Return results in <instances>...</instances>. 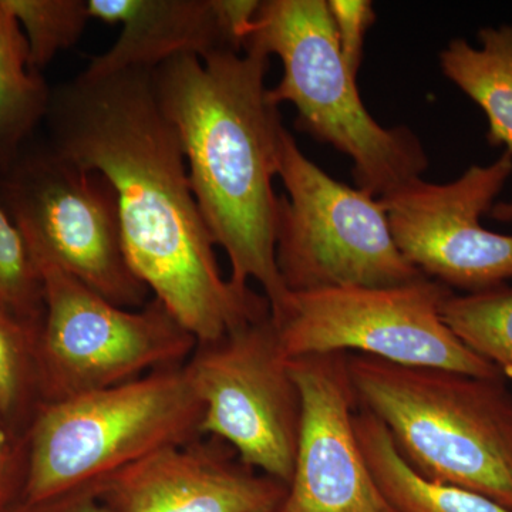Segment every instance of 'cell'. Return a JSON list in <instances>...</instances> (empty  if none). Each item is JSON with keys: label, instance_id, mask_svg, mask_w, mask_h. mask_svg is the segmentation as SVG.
I'll list each match as a JSON object with an SVG mask.
<instances>
[{"label": "cell", "instance_id": "obj_24", "mask_svg": "<svg viewBox=\"0 0 512 512\" xmlns=\"http://www.w3.org/2000/svg\"><path fill=\"white\" fill-rule=\"evenodd\" d=\"M5 512H114L101 498L99 491H83L63 495L39 504H23L13 501Z\"/></svg>", "mask_w": 512, "mask_h": 512}, {"label": "cell", "instance_id": "obj_6", "mask_svg": "<svg viewBox=\"0 0 512 512\" xmlns=\"http://www.w3.org/2000/svg\"><path fill=\"white\" fill-rule=\"evenodd\" d=\"M276 262L291 293L394 286L424 278L404 258L375 195L339 183L309 160L284 130Z\"/></svg>", "mask_w": 512, "mask_h": 512}, {"label": "cell", "instance_id": "obj_12", "mask_svg": "<svg viewBox=\"0 0 512 512\" xmlns=\"http://www.w3.org/2000/svg\"><path fill=\"white\" fill-rule=\"evenodd\" d=\"M302 396L291 483L276 512H397L384 497L357 440L360 409L348 353L289 359Z\"/></svg>", "mask_w": 512, "mask_h": 512}, {"label": "cell", "instance_id": "obj_5", "mask_svg": "<svg viewBox=\"0 0 512 512\" xmlns=\"http://www.w3.org/2000/svg\"><path fill=\"white\" fill-rule=\"evenodd\" d=\"M245 50L275 55L284 73L269 89L298 111L296 126L352 161L356 187L377 198L420 180L429 158L406 127L380 126L340 55L328 0H265Z\"/></svg>", "mask_w": 512, "mask_h": 512}, {"label": "cell", "instance_id": "obj_15", "mask_svg": "<svg viewBox=\"0 0 512 512\" xmlns=\"http://www.w3.org/2000/svg\"><path fill=\"white\" fill-rule=\"evenodd\" d=\"M357 440L380 490L397 512H512L474 491L441 483L414 470L397 450L387 427L360 407Z\"/></svg>", "mask_w": 512, "mask_h": 512}, {"label": "cell", "instance_id": "obj_14", "mask_svg": "<svg viewBox=\"0 0 512 512\" xmlns=\"http://www.w3.org/2000/svg\"><path fill=\"white\" fill-rule=\"evenodd\" d=\"M90 18L120 25L116 43L94 57L84 73L104 76L124 70H153L175 56L232 50L217 0H87Z\"/></svg>", "mask_w": 512, "mask_h": 512}, {"label": "cell", "instance_id": "obj_11", "mask_svg": "<svg viewBox=\"0 0 512 512\" xmlns=\"http://www.w3.org/2000/svg\"><path fill=\"white\" fill-rule=\"evenodd\" d=\"M512 175V157L471 165L453 183L423 178L379 198L404 258L427 278L476 293L512 279V235L483 225Z\"/></svg>", "mask_w": 512, "mask_h": 512}, {"label": "cell", "instance_id": "obj_16", "mask_svg": "<svg viewBox=\"0 0 512 512\" xmlns=\"http://www.w3.org/2000/svg\"><path fill=\"white\" fill-rule=\"evenodd\" d=\"M480 47L453 39L440 53L444 76L487 117V140L512 157V25L483 28Z\"/></svg>", "mask_w": 512, "mask_h": 512}, {"label": "cell", "instance_id": "obj_8", "mask_svg": "<svg viewBox=\"0 0 512 512\" xmlns=\"http://www.w3.org/2000/svg\"><path fill=\"white\" fill-rule=\"evenodd\" d=\"M0 202L37 265H52L114 305L143 308L151 292L127 261L116 192L52 147L20 154L0 177Z\"/></svg>", "mask_w": 512, "mask_h": 512}, {"label": "cell", "instance_id": "obj_22", "mask_svg": "<svg viewBox=\"0 0 512 512\" xmlns=\"http://www.w3.org/2000/svg\"><path fill=\"white\" fill-rule=\"evenodd\" d=\"M340 55L346 67L357 77L363 62L366 35L375 25V6L369 0H328Z\"/></svg>", "mask_w": 512, "mask_h": 512}, {"label": "cell", "instance_id": "obj_25", "mask_svg": "<svg viewBox=\"0 0 512 512\" xmlns=\"http://www.w3.org/2000/svg\"><path fill=\"white\" fill-rule=\"evenodd\" d=\"M488 217L498 222H505V224H511L512 222V200L500 201L491 208L488 212Z\"/></svg>", "mask_w": 512, "mask_h": 512}, {"label": "cell", "instance_id": "obj_9", "mask_svg": "<svg viewBox=\"0 0 512 512\" xmlns=\"http://www.w3.org/2000/svg\"><path fill=\"white\" fill-rule=\"evenodd\" d=\"M450 293L427 276L403 285L291 293L274 322L288 359L356 352L393 365L504 379L444 322L441 305Z\"/></svg>", "mask_w": 512, "mask_h": 512}, {"label": "cell", "instance_id": "obj_23", "mask_svg": "<svg viewBox=\"0 0 512 512\" xmlns=\"http://www.w3.org/2000/svg\"><path fill=\"white\" fill-rule=\"evenodd\" d=\"M19 431L0 416V512L18 498L23 476L25 447Z\"/></svg>", "mask_w": 512, "mask_h": 512}, {"label": "cell", "instance_id": "obj_17", "mask_svg": "<svg viewBox=\"0 0 512 512\" xmlns=\"http://www.w3.org/2000/svg\"><path fill=\"white\" fill-rule=\"evenodd\" d=\"M52 93L30 63L18 20L0 0V177L18 160L37 124L47 119Z\"/></svg>", "mask_w": 512, "mask_h": 512}, {"label": "cell", "instance_id": "obj_13", "mask_svg": "<svg viewBox=\"0 0 512 512\" xmlns=\"http://www.w3.org/2000/svg\"><path fill=\"white\" fill-rule=\"evenodd\" d=\"M286 488L222 441L200 437L128 467L99 494L114 512H276Z\"/></svg>", "mask_w": 512, "mask_h": 512}, {"label": "cell", "instance_id": "obj_1", "mask_svg": "<svg viewBox=\"0 0 512 512\" xmlns=\"http://www.w3.org/2000/svg\"><path fill=\"white\" fill-rule=\"evenodd\" d=\"M47 120L53 150L109 181L128 264L197 343L271 315L264 295L221 274L151 70L80 73L52 93Z\"/></svg>", "mask_w": 512, "mask_h": 512}, {"label": "cell", "instance_id": "obj_2", "mask_svg": "<svg viewBox=\"0 0 512 512\" xmlns=\"http://www.w3.org/2000/svg\"><path fill=\"white\" fill-rule=\"evenodd\" d=\"M269 56L256 50L175 56L151 70L154 92L183 146L195 201L231 264L229 282H258L278 319L288 305L278 262L275 194L285 127L266 87Z\"/></svg>", "mask_w": 512, "mask_h": 512}, {"label": "cell", "instance_id": "obj_18", "mask_svg": "<svg viewBox=\"0 0 512 512\" xmlns=\"http://www.w3.org/2000/svg\"><path fill=\"white\" fill-rule=\"evenodd\" d=\"M441 316L468 349L512 380V288L450 293Z\"/></svg>", "mask_w": 512, "mask_h": 512}, {"label": "cell", "instance_id": "obj_19", "mask_svg": "<svg viewBox=\"0 0 512 512\" xmlns=\"http://www.w3.org/2000/svg\"><path fill=\"white\" fill-rule=\"evenodd\" d=\"M37 333L39 328L0 306V416L23 434L42 404Z\"/></svg>", "mask_w": 512, "mask_h": 512}, {"label": "cell", "instance_id": "obj_20", "mask_svg": "<svg viewBox=\"0 0 512 512\" xmlns=\"http://www.w3.org/2000/svg\"><path fill=\"white\" fill-rule=\"evenodd\" d=\"M29 46L30 63L42 72L57 53L79 42L90 19L87 0H3Z\"/></svg>", "mask_w": 512, "mask_h": 512}, {"label": "cell", "instance_id": "obj_4", "mask_svg": "<svg viewBox=\"0 0 512 512\" xmlns=\"http://www.w3.org/2000/svg\"><path fill=\"white\" fill-rule=\"evenodd\" d=\"M201 419L202 404L185 363L42 403L23 436V476L15 501L39 504L99 491L144 458L200 439Z\"/></svg>", "mask_w": 512, "mask_h": 512}, {"label": "cell", "instance_id": "obj_7", "mask_svg": "<svg viewBox=\"0 0 512 512\" xmlns=\"http://www.w3.org/2000/svg\"><path fill=\"white\" fill-rule=\"evenodd\" d=\"M39 268L45 286L36 342L42 403L183 366L197 348V339L158 299L123 308L55 266Z\"/></svg>", "mask_w": 512, "mask_h": 512}, {"label": "cell", "instance_id": "obj_3", "mask_svg": "<svg viewBox=\"0 0 512 512\" xmlns=\"http://www.w3.org/2000/svg\"><path fill=\"white\" fill-rule=\"evenodd\" d=\"M360 407L423 476L512 508V394L505 379L349 355Z\"/></svg>", "mask_w": 512, "mask_h": 512}, {"label": "cell", "instance_id": "obj_21", "mask_svg": "<svg viewBox=\"0 0 512 512\" xmlns=\"http://www.w3.org/2000/svg\"><path fill=\"white\" fill-rule=\"evenodd\" d=\"M0 306L40 328L45 313L42 272L28 242L0 202Z\"/></svg>", "mask_w": 512, "mask_h": 512}, {"label": "cell", "instance_id": "obj_10", "mask_svg": "<svg viewBox=\"0 0 512 512\" xmlns=\"http://www.w3.org/2000/svg\"><path fill=\"white\" fill-rule=\"evenodd\" d=\"M185 370L202 404L200 436L289 485L302 424V396L272 315L198 343Z\"/></svg>", "mask_w": 512, "mask_h": 512}]
</instances>
